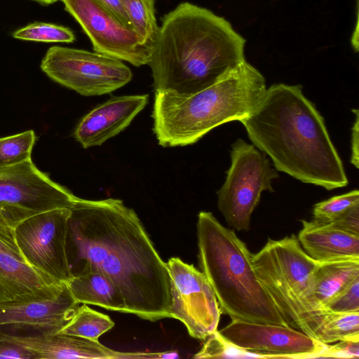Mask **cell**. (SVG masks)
Here are the masks:
<instances>
[{"instance_id":"obj_21","label":"cell","mask_w":359,"mask_h":359,"mask_svg":"<svg viewBox=\"0 0 359 359\" xmlns=\"http://www.w3.org/2000/svg\"><path fill=\"white\" fill-rule=\"evenodd\" d=\"M304 333L326 344L341 340L359 341V312L317 311L306 321Z\"/></svg>"},{"instance_id":"obj_18","label":"cell","mask_w":359,"mask_h":359,"mask_svg":"<svg viewBox=\"0 0 359 359\" xmlns=\"http://www.w3.org/2000/svg\"><path fill=\"white\" fill-rule=\"evenodd\" d=\"M297 236L305 252L319 263L359 259V236L313 219L301 220Z\"/></svg>"},{"instance_id":"obj_34","label":"cell","mask_w":359,"mask_h":359,"mask_svg":"<svg viewBox=\"0 0 359 359\" xmlns=\"http://www.w3.org/2000/svg\"><path fill=\"white\" fill-rule=\"evenodd\" d=\"M0 251L8 253L21 262H26L18 245L6 241L1 237H0Z\"/></svg>"},{"instance_id":"obj_16","label":"cell","mask_w":359,"mask_h":359,"mask_svg":"<svg viewBox=\"0 0 359 359\" xmlns=\"http://www.w3.org/2000/svg\"><path fill=\"white\" fill-rule=\"evenodd\" d=\"M148 98L147 94L111 97L81 119L74 131V138L84 149L102 144L130 124Z\"/></svg>"},{"instance_id":"obj_13","label":"cell","mask_w":359,"mask_h":359,"mask_svg":"<svg viewBox=\"0 0 359 359\" xmlns=\"http://www.w3.org/2000/svg\"><path fill=\"white\" fill-rule=\"evenodd\" d=\"M218 332L235 346L262 358H320L327 345L298 330L275 324L231 320Z\"/></svg>"},{"instance_id":"obj_20","label":"cell","mask_w":359,"mask_h":359,"mask_svg":"<svg viewBox=\"0 0 359 359\" xmlns=\"http://www.w3.org/2000/svg\"><path fill=\"white\" fill-rule=\"evenodd\" d=\"M81 304L101 306L107 310L127 313L124 299L112 280L99 272L72 277L67 283Z\"/></svg>"},{"instance_id":"obj_27","label":"cell","mask_w":359,"mask_h":359,"mask_svg":"<svg viewBox=\"0 0 359 359\" xmlns=\"http://www.w3.org/2000/svg\"><path fill=\"white\" fill-rule=\"evenodd\" d=\"M357 203H359V192L357 189L333 196L313 205V219L321 222L332 220Z\"/></svg>"},{"instance_id":"obj_33","label":"cell","mask_w":359,"mask_h":359,"mask_svg":"<svg viewBox=\"0 0 359 359\" xmlns=\"http://www.w3.org/2000/svg\"><path fill=\"white\" fill-rule=\"evenodd\" d=\"M353 112L355 114V119L352 127V134H351V163L356 168H358L359 165V158H358V128H359V114L358 109H353Z\"/></svg>"},{"instance_id":"obj_24","label":"cell","mask_w":359,"mask_h":359,"mask_svg":"<svg viewBox=\"0 0 359 359\" xmlns=\"http://www.w3.org/2000/svg\"><path fill=\"white\" fill-rule=\"evenodd\" d=\"M36 139L32 130L0 137V167L13 166L32 159Z\"/></svg>"},{"instance_id":"obj_1","label":"cell","mask_w":359,"mask_h":359,"mask_svg":"<svg viewBox=\"0 0 359 359\" xmlns=\"http://www.w3.org/2000/svg\"><path fill=\"white\" fill-rule=\"evenodd\" d=\"M67 257L72 277L101 273L122 294L128 313L170 317V278L136 212L121 200L77 197L69 208Z\"/></svg>"},{"instance_id":"obj_23","label":"cell","mask_w":359,"mask_h":359,"mask_svg":"<svg viewBox=\"0 0 359 359\" xmlns=\"http://www.w3.org/2000/svg\"><path fill=\"white\" fill-rule=\"evenodd\" d=\"M133 29L153 48L159 27L157 25L154 0H122Z\"/></svg>"},{"instance_id":"obj_7","label":"cell","mask_w":359,"mask_h":359,"mask_svg":"<svg viewBox=\"0 0 359 359\" xmlns=\"http://www.w3.org/2000/svg\"><path fill=\"white\" fill-rule=\"evenodd\" d=\"M76 198L32 159L0 167V237L17 245L14 230L22 221L45 211L70 208Z\"/></svg>"},{"instance_id":"obj_17","label":"cell","mask_w":359,"mask_h":359,"mask_svg":"<svg viewBox=\"0 0 359 359\" xmlns=\"http://www.w3.org/2000/svg\"><path fill=\"white\" fill-rule=\"evenodd\" d=\"M65 284L0 251V307L54 297Z\"/></svg>"},{"instance_id":"obj_5","label":"cell","mask_w":359,"mask_h":359,"mask_svg":"<svg viewBox=\"0 0 359 359\" xmlns=\"http://www.w3.org/2000/svg\"><path fill=\"white\" fill-rule=\"evenodd\" d=\"M196 228L199 265L222 312L231 320L288 326L259 282L245 243L210 212H199Z\"/></svg>"},{"instance_id":"obj_14","label":"cell","mask_w":359,"mask_h":359,"mask_svg":"<svg viewBox=\"0 0 359 359\" xmlns=\"http://www.w3.org/2000/svg\"><path fill=\"white\" fill-rule=\"evenodd\" d=\"M79 306L66 283L54 297L0 307V329L15 332L59 333Z\"/></svg>"},{"instance_id":"obj_35","label":"cell","mask_w":359,"mask_h":359,"mask_svg":"<svg viewBox=\"0 0 359 359\" xmlns=\"http://www.w3.org/2000/svg\"><path fill=\"white\" fill-rule=\"evenodd\" d=\"M32 1H34L38 3H40L41 4L48 6V5L54 4V3H55L58 1H61V0H32Z\"/></svg>"},{"instance_id":"obj_11","label":"cell","mask_w":359,"mask_h":359,"mask_svg":"<svg viewBox=\"0 0 359 359\" xmlns=\"http://www.w3.org/2000/svg\"><path fill=\"white\" fill-rule=\"evenodd\" d=\"M166 265L170 278V317L181 321L191 337L205 340L217 330L222 313L213 289L193 264L171 257Z\"/></svg>"},{"instance_id":"obj_22","label":"cell","mask_w":359,"mask_h":359,"mask_svg":"<svg viewBox=\"0 0 359 359\" xmlns=\"http://www.w3.org/2000/svg\"><path fill=\"white\" fill-rule=\"evenodd\" d=\"M114 326V323L109 316L90 309L87 304H82L59 333L98 340Z\"/></svg>"},{"instance_id":"obj_19","label":"cell","mask_w":359,"mask_h":359,"mask_svg":"<svg viewBox=\"0 0 359 359\" xmlns=\"http://www.w3.org/2000/svg\"><path fill=\"white\" fill-rule=\"evenodd\" d=\"M359 277V259L319 263L316 269L309 296L313 311L325 306L353 280Z\"/></svg>"},{"instance_id":"obj_3","label":"cell","mask_w":359,"mask_h":359,"mask_svg":"<svg viewBox=\"0 0 359 359\" xmlns=\"http://www.w3.org/2000/svg\"><path fill=\"white\" fill-rule=\"evenodd\" d=\"M245 40L225 18L184 2L166 14L154 43L155 92L190 95L205 89L245 59Z\"/></svg>"},{"instance_id":"obj_10","label":"cell","mask_w":359,"mask_h":359,"mask_svg":"<svg viewBox=\"0 0 359 359\" xmlns=\"http://www.w3.org/2000/svg\"><path fill=\"white\" fill-rule=\"evenodd\" d=\"M69 215V208L45 211L25 219L14 230L26 263L57 283H67L72 278L66 251Z\"/></svg>"},{"instance_id":"obj_32","label":"cell","mask_w":359,"mask_h":359,"mask_svg":"<svg viewBox=\"0 0 359 359\" xmlns=\"http://www.w3.org/2000/svg\"><path fill=\"white\" fill-rule=\"evenodd\" d=\"M0 358L33 359V356L18 345L0 340Z\"/></svg>"},{"instance_id":"obj_30","label":"cell","mask_w":359,"mask_h":359,"mask_svg":"<svg viewBox=\"0 0 359 359\" xmlns=\"http://www.w3.org/2000/svg\"><path fill=\"white\" fill-rule=\"evenodd\" d=\"M320 358H358L359 341L341 340L334 345L327 344Z\"/></svg>"},{"instance_id":"obj_25","label":"cell","mask_w":359,"mask_h":359,"mask_svg":"<svg viewBox=\"0 0 359 359\" xmlns=\"http://www.w3.org/2000/svg\"><path fill=\"white\" fill-rule=\"evenodd\" d=\"M13 37L46 43H72L75 40L74 34L69 28L42 22H35L15 31Z\"/></svg>"},{"instance_id":"obj_31","label":"cell","mask_w":359,"mask_h":359,"mask_svg":"<svg viewBox=\"0 0 359 359\" xmlns=\"http://www.w3.org/2000/svg\"><path fill=\"white\" fill-rule=\"evenodd\" d=\"M102 8L114 16L123 26L133 29L122 0H95Z\"/></svg>"},{"instance_id":"obj_2","label":"cell","mask_w":359,"mask_h":359,"mask_svg":"<svg viewBox=\"0 0 359 359\" xmlns=\"http://www.w3.org/2000/svg\"><path fill=\"white\" fill-rule=\"evenodd\" d=\"M302 85L266 88L256 108L240 122L252 144L277 171L331 191L348 184L341 158L315 104Z\"/></svg>"},{"instance_id":"obj_15","label":"cell","mask_w":359,"mask_h":359,"mask_svg":"<svg viewBox=\"0 0 359 359\" xmlns=\"http://www.w3.org/2000/svg\"><path fill=\"white\" fill-rule=\"evenodd\" d=\"M0 340L26 349L33 359H130L132 357L131 352L113 350L98 340L63 333L15 332L0 329Z\"/></svg>"},{"instance_id":"obj_12","label":"cell","mask_w":359,"mask_h":359,"mask_svg":"<svg viewBox=\"0 0 359 359\" xmlns=\"http://www.w3.org/2000/svg\"><path fill=\"white\" fill-rule=\"evenodd\" d=\"M61 1L88 35L95 52L126 61L135 67L149 65L153 48L95 0Z\"/></svg>"},{"instance_id":"obj_6","label":"cell","mask_w":359,"mask_h":359,"mask_svg":"<svg viewBox=\"0 0 359 359\" xmlns=\"http://www.w3.org/2000/svg\"><path fill=\"white\" fill-rule=\"evenodd\" d=\"M252 264L259 282L287 325L304 333L306 321L316 312L309 296L319 262L305 252L292 234L279 240L268 238L252 254Z\"/></svg>"},{"instance_id":"obj_4","label":"cell","mask_w":359,"mask_h":359,"mask_svg":"<svg viewBox=\"0 0 359 359\" xmlns=\"http://www.w3.org/2000/svg\"><path fill=\"white\" fill-rule=\"evenodd\" d=\"M266 90L264 76L245 60L213 85L190 95L155 92L153 130L162 147L196 143L213 128L248 116Z\"/></svg>"},{"instance_id":"obj_8","label":"cell","mask_w":359,"mask_h":359,"mask_svg":"<svg viewBox=\"0 0 359 359\" xmlns=\"http://www.w3.org/2000/svg\"><path fill=\"white\" fill-rule=\"evenodd\" d=\"M226 180L217 191V206L230 226L248 231L262 191L273 192L272 180L279 175L264 153L242 139L232 144Z\"/></svg>"},{"instance_id":"obj_9","label":"cell","mask_w":359,"mask_h":359,"mask_svg":"<svg viewBox=\"0 0 359 359\" xmlns=\"http://www.w3.org/2000/svg\"><path fill=\"white\" fill-rule=\"evenodd\" d=\"M41 69L55 82L84 96L110 93L133 77L130 68L118 59L57 46L48 48Z\"/></svg>"},{"instance_id":"obj_29","label":"cell","mask_w":359,"mask_h":359,"mask_svg":"<svg viewBox=\"0 0 359 359\" xmlns=\"http://www.w3.org/2000/svg\"><path fill=\"white\" fill-rule=\"evenodd\" d=\"M323 222L338 230L359 236V203L353 205L334 219Z\"/></svg>"},{"instance_id":"obj_26","label":"cell","mask_w":359,"mask_h":359,"mask_svg":"<svg viewBox=\"0 0 359 359\" xmlns=\"http://www.w3.org/2000/svg\"><path fill=\"white\" fill-rule=\"evenodd\" d=\"M203 346L194 358H262L261 355L248 352L235 346L225 339L217 330L206 339Z\"/></svg>"},{"instance_id":"obj_28","label":"cell","mask_w":359,"mask_h":359,"mask_svg":"<svg viewBox=\"0 0 359 359\" xmlns=\"http://www.w3.org/2000/svg\"><path fill=\"white\" fill-rule=\"evenodd\" d=\"M324 309L336 313L359 312V277L332 298Z\"/></svg>"}]
</instances>
